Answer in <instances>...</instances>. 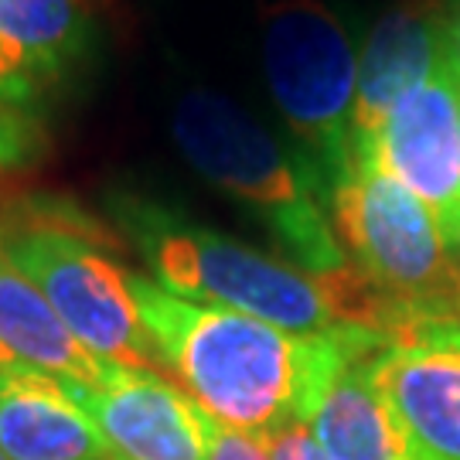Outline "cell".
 I'll list each match as a JSON object with an SVG mask.
<instances>
[{"instance_id":"1","label":"cell","mask_w":460,"mask_h":460,"mask_svg":"<svg viewBox=\"0 0 460 460\" xmlns=\"http://www.w3.org/2000/svg\"><path fill=\"white\" fill-rule=\"evenodd\" d=\"M130 294L161 372H171L215 423L273 433L311 423L328 385L385 338L365 328L294 334L260 317L188 300L130 273Z\"/></svg>"},{"instance_id":"2","label":"cell","mask_w":460,"mask_h":460,"mask_svg":"<svg viewBox=\"0 0 460 460\" xmlns=\"http://www.w3.org/2000/svg\"><path fill=\"white\" fill-rule=\"evenodd\" d=\"M110 212L171 294L249 314L294 334L376 324L382 296L351 263L314 277L137 195H113Z\"/></svg>"},{"instance_id":"3","label":"cell","mask_w":460,"mask_h":460,"mask_svg":"<svg viewBox=\"0 0 460 460\" xmlns=\"http://www.w3.org/2000/svg\"><path fill=\"white\" fill-rule=\"evenodd\" d=\"M174 144L205 181L243 205L304 273L345 270L348 256L328 212V184L232 99L191 89L171 116Z\"/></svg>"},{"instance_id":"4","label":"cell","mask_w":460,"mask_h":460,"mask_svg":"<svg viewBox=\"0 0 460 460\" xmlns=\"http://www.w3.org/2000/svg\"><path fill=\"white\" fill-rule=\"evenodd\" d=\"M17 270L45 294L72 338L99 362L140 372H161L140 311L130 294V273L93 243V226L58 205L34 212L0 239ZM164 376V372H161Z\"/></svg>"},{"instance_id":"5","label":"cell","mask_w":460,"mask_h":460,"mask_svg":"<svg viewBox=\"0 0 460 460\" xmlns=\"http://www.w3.org/2000/svg\"><path fill=\"white\" fill-rule=\"evenodd\" d=\"M263 72L279 116L331 181L351 164L358 55L321 0H277L263 14Z\"/></svg>"},{"instance_id":"6","label":"cell","mask_w":460,"mask_h":460,"mask_svg":"<svg viewBox=\"0 0 460 460\" xmlns=\"http://www.w3.org/2000/svg\"><path fill=\"white\" fill-rule=\"evenodd\" d=\"M328 212L348 263L382 294L416 311H433L444 300L457 266L440 222L372 154H355L331 181Z\"/></svg>"},{"instance_id":"7","label":"cell","mask_w":460,"mask_h":460,"mask_svg":"<svg viewBox=\"0 0 460 460\" xmlns=\"http://www.w3.org/2000/svg\"><path fill=\"white\" fill-rule=\"evenodd\" d=\"M368 376L416 460H460V331L440 314H406L368 355Z\"/></svg>"},{"instance_id":"8","label":"cell","mask_w":460,"mask_h":460,"mask_svg":"<svg viewBox=\"0 0 460 460\" xmlns=\"http://www.w3.org/2000/svg\"><path fill=\"white\" fill-rule=\"evenodd\" d=\"M110 460H208L205 412L161 372L113 365L99 385H72Z\"/></svg>"},{"instance_id":"9","label":"cell","mask_w":460,"mask_h":460,"mask_svg":"<svg viewBox=\"0 0 460 460\" xmlns=\"http://www.w3.org/2000/svg\"><path fill=\"white\" fill-rule=\"evenodd\" d=\"M382 171L406 184L412 195L444 222L460 208V85L447 68L437 66L423 85L395 102L372 147Z\"/></svg>"},{"instance_id":"10","label":"cell","mask_w":460,"mask_h":460,"mask_svg":"<svg viewBox=\"0 0 460 460\" xmlns=\"http://www.w3.org/2000/svg\"><path fill=\"white\" fill-rule=\"evenodd\" d=\"M444 62L437 0L399 4L378 17L358 55L355 150H368L399 99L423 85ZM351 150V157H355Z\"/></svg>"},{"instance_id":"11","label":"cell","mask_w":460,"mask_h":460,"mask_svg":"<svg viewBox=\"0 0 460 460\" xmlns=\"http://www.w3.org/2000/svg\"><path fill=\"white\" fill-rule=\"evenodd\" d=\"M89 45V0H0V102L31 113Z\"/></svg>"},{"instance_id":"12","label":"cell","mask_w":460,"mask_h":460,"mask_svg":"<svg viewBox=\"0 0 460 460\" xmlns=\"http://www.w3.org/2000/svg\"><path fill=\"white\" fill-rule=\"evenodd\" d=\"M0 450L11 460H110L66 382L28 365L0 368Z\"/></svg>"},{"instance_id":"13","label":"cell","mask_w":460,"mask_h":460,"mask_svg":"<svg viewBox=\"0 0 460 460\" xmlns=\"http://www.w3.org/2000/svg\"><path fill=\"white\" fill-rule=\"evenodd\" d=\"M0 348L17 365L72 385H99L113 365L89 355L62 317L51 311L45 294L24 277L0 246Z\"/></svg>"},{"instance_id":"14","label":"cell","mask_w":460,"mask_h":460,"mask_svg":"<svg viewBox=\"0 0 460 460\" xmlns=\"http://www.w3.org/2000/svg\"><path fill=\"white\" fill-rule=\"evenodd\" d=\"M307 427L331 460H416L368 376V358L331 382Z\"/></svg>"},{"instance_id":"15","label":"cell","mask_w":460,"mask_h":460,"mask_svg":"<svg viewBox=\"0 0 460 460\" xmlns=\"http://www.w3.org/2000/svg\"><path fill=\"white\" fill-rule=\"evenodd\" d=\"M38 154V127L34 116L0 102V171L28 164Z\"/></svg>"},{"instance_id":"16","label":"cell","mask_w":460,"mask_h":460,"mask_svg":"<svg viewBox=\"0 0 460 460\" xmlns=\"http://www.w3.org/2000/svg\"><path fill=\"white\" fill-rule=\"evenodd\" d=\"M205 444H208V460H273L260 433L222 427L208 412H205Z\"/></svg>"},{"instance_id":"17","label":"cell","mask_w":460,"mask_h":460,"mask_svg":"<svg viewBox=\"0 0 460 460\" xmlns=\"http://www.w3.org/2000/svg\"><path fill=\"white\" fill-rule=\"evenodd\" d=\"M266 447H270V457L273 460H331L321 444L314 440V433L307 423H290V427H279L273 433H263Z\"/></svg>"},{"instance_id":"18","label":"cell","mask_w":460,"mask_h":460,"mask_svg":"<svg viewBox=\"0 0 460 460\" xmlns=\"http://www.w3.org/2000/svg\"><path fill=\"white\" fill-rule=\"evenodd\" d=\"M440 7V31H444V58L450 75L460 85V0H437Z\"/></svg>"},{"instance_id":"19","label":"cell","mask_w":460,"mask_h":460,"mask_svg":"<svg viewBox=\"0 0 460 460\" xmlns=\"http://www.w3.org/2000/svg\"><path fill=\"white\" fill-rule=\"evenodd\" d=\"M429 314H440L444 321H450V324L460 331V270H457V277H454V283H450V290L444 294V300Z\"/></svg>"},{"instance_id":"20","label":"cell","mask_w":460,"mask_h":460,"mask_svg":"<svg viewBox=\"0 0 460 460\" xmlns=\"http://www.w3.org/2000/svg\"><path fill=\"white\" fill-rule=\"evenodd\" d=\"M440 232H444V246L450 252V263L460 270V208L440 222Z\"/></svg>"},{"instance_id":"21","label":"cell","mask_w":460,"mask_h":460,"mask_svg":"<svg viewBox=\"0 0 460 460\" xmlns=\"http://www.w3.org/2000/svg\"><path fill=\"white\" fill-rule=\"evenodd\" d=\"M7 365H17V362L7 355V351H4V348H0V368H7Z\"/></svg>"},{"instance_id":"22","label":"cell","mask_w":460,"mask_h":460,"mask_svg":"<svg viewBox=\"0 0 460 460\" xmlns=\"http://www.w3.org/2000/svg\"><path fill=\"white\" fill-rule=\"evenodd\" d=\"M0 460H11V457H7V454H4V450H0Z\"/></svg>"}]
</instances>
